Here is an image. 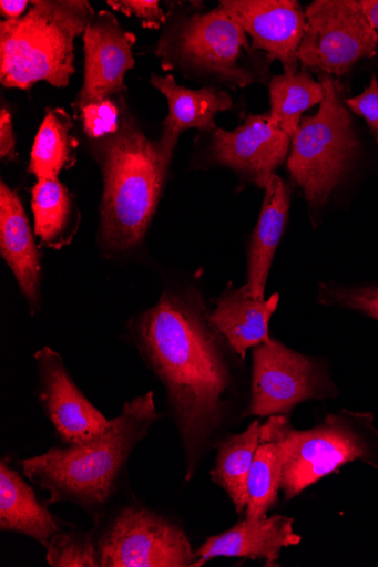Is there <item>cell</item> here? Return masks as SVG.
I'll return each mask as SVG.
<instances>
[{"label":"cell","instance_id":"obj_8","mask_svg":"<svg viewBox=\"0 0 378 567\" xmlns=\"http://www.w3.org/2000/svg\"><path fill=\"white\" fill-rule=\"evenodd\" d=\"M356 460L378 471V430L369 412L343 410L311 430L296 431L282 480L285 501Z\"/></svg>","mask_w":378,"mask_h":567},{"label":"cell","instance_id":"obj_26","mask_svg":"<svg viewBox=\"0 0 378 567\" xmlns=\"http://www.w3.org/2000/svg\"><path fill=\"white\" fill-rule=\"evenodd\" d=\"M45 549L51 567H100L92 532L63 529Z\"/></svg>","mask_w":378,"mask_h":567},{"label":"cell","instance_id":"obj_28","mask_svg":"<svg viewBox=\"0 0 378 567\" xmlns=\"http://www.w3.org/2000/svg\"><path fill=\"white\" fill-rule=\"evenodd\" d=\"M321 303L355 309L378 321V287L334 288L324 286L319 292Z\"/></svg>","mask_w":378,"mask_h":567},{"label":"cell","instance_id":"obj_29","mask_svg":"<svg viewBox=\"0 0 378 567\" xmlns=\"http://www.w3.org/2000/svg\"><path fill=\"white\" fill-rule=\"evenodd\" d=\"M106 4L126 17H135L146 29L159 30L168 20L157 0H108Z\"/></svg>","mask_w":378,"mask_h":567},{"label":"cell","instance_id":"obj_15","mask_svg":"<svg viewBox=\"0 0 378 567\" xmlns=\"http://www.w3.org/2000/svg\"><path fill=\"white\" fill-rule=\"evenodd\" d=\"M300 540L292 518L283 515L256 520L246 518L228 532L210 537L196 550L193 567H201L218 557L264 559L265 566H280L282 550L298 545Z\"/></svg>","mask_w":378,"mask_h":567},{"label":"cell","instance_id":"obj_31","mask_svg":"<svg viewBox=\"0 0 378 567\" xmlns=\"http://www.w3.org/2000/svg\"><path fill=\"white\" fill-rule=\"evenodd\" d=\"M0 158L9 163L18 159L17 135L12 114L4 106L0 111Z\"/></svg>","mask_w":378,"mask_h":567},{"label":"cell","instance_id":"obj_11","mask_svg":"<svg viewBox=\"0 0 378 567\" xmlns=\"http://www.w3.org/2000/svg\"><path fill=\"white\" fill-rule=\"evenodd\" d=\"M207 134L206 166L229 168L259 188L272 181L292 148V138L269 122L268 113L249 115L234 131L215 128Z\"/></svg>","mask_w":378,"mask_h":567},{"label":"cell","instance_id":"obj_22","mask_svg":"<svg viewBox=\"0 0 378 567\" xmlns=\"http://www.w3.org/2000/svg\"><path fill=\"white\" fill-rule=\"evenodd\" d=\"M35 235L41 245L62 249L75 236L80 214L73 197L59 178H40L32 190Z\"/></svg>","mask_w":378,"mask_h":567},{"label":"cell","instance_id":"obj_23","mask_svg":"<svg viewBox=\"0 0 378 567\" xmlns=\"http://www.w3.org/2000/svg\"><path fill=\"white\" fill-rule=\"evenodd\" d=\"M260 427L255 421L245 432L222 440L211 471L212 481L228 494L238 514H245L248 505V477Z\"/></svg>","mask_w":378,"mask_h":567},{"label":"cell","instance_id":"obj_30","mask_svg":"<svg viewBox=\"0 0 378 567\" xmlns=\"http://www.w3.org/2000/svg\"><path fill=\"white\" fill-rule=\"evenodd\" d=\"M346 105L353 114L366 122L378 144V81L376 75L371 76L364 92L354 97H347Z\"/></svg>","mask_w":378,"mask_h":567},{"label":"cell","instance_id":"obj_24","mask_svg":"<svg viewBox=\"0 0 378 567\" xmlns=\"http://www.w3.org/2000/svg\"><path fill=\"white\" fill-rule=\"evenodd\" d=\"M268 120L293 140L300 128L303 114L324 99V89L311 73L300 69L296 74L277 75L268 82Z\"/></svg>","mask_w":378,"mask_h":567},{"label":"cell","instance_id":"obj_10","mask_svg":"<svg viewBox=\"0 0 378 567\" xmlns=\"http://www.w3.org/2000/svg\"><path fill=\"white\" fill-rule=\"evenodd\" d=\"M333 394L328 375L314 359L273 339L254 348L251 402L245 417L286 415L303 401Z\"/></svg>","mask_w":378,"mask_h":567},{"label":"cell","instance_id":"obj_1","mask_svg":"<svg viewBox=\"0 0 378 567\" xmlns=\"http://www.w3.org/2000/svg\"><path fill=\"white\" fill-rule=\"evenodd\" d=\"M208 317L198 292L171 290L132 320L129 330L145 364L166 389L187 482L228 423L236 396L229 343Z\"/></svg>","mask_w":378,"mask_h":567},{"label":"cell","instance_id":"obj_12","mask_svg":"<svg viewBox=\"0 0 378 567\" xmlns=\"http://www.w3.org/2000/svg\"><path fill=\"white\" fill-rule=\"evenodd\" d=\"M84 82L74 102L75 118L82 110L125 90V75L135 66L136 37L124 30L110 12L95 13L84 34Z\"/></svg>","mask_w":378,"mask_h":567},{"label":"cell","instance_id":"obj_32","mask_svg":"<svg viewBox=\"0 0 378 567\" xmlns=\"http://www.w3.org/2000/svg\"><path fill=\"white\" fill-rule=\"evenodd\" d=\"M30 6L31 2H28V0H2L0 2V12H2L6 21H14L23 18Z\"/></svg>","mask_w":378,"mask_h":567},{"label":"cell","instance_id":"obj_7","mask_svg":"<svg viewBox=\"0 0 378 567\" xmlns=\"http://www.w3.org/2000/svg\"><path fill=\"white\" fill-rule=\"evenodd\" d=\"M92 533L100 567H193L197 558L176 523L137 502L105 512Z\"/></svg>","mask_w":378,"mask_h":567},{"label":"cell","instance_id":"obj_27","mask_svg":"<svg viewBox=\"0 0 378 567\" xmlns=\"http://www.w3.org/2000/svg\"><path fill=\"white\" fill-rule=\"evenodd\" d=\"M122 107L115 99H106L84 107L79 116L90 140H99L116 133L121 125Z\"/></svg>","mask_w":378,"mask_h":567},{"label":"cell","instance_id":"obj_20","mask_svg":"<svg viewBox=\"0 0 378 567\" xmlns=\"http://www.w3.org/2000/svg\"><path fill=\"white\" fill-rule=\"evenodd\" d=\"M47 506L3 458L0 462V530L30 537L47 548L63 530Z\"/></svg>","mask_w":378,"mask_h":567},{"label":"cell","instance_id":"obj_13","mask_svg":"<svg viewBox=\"0 0 378 567\" xmlns=\"http://www.w3.org/2000/svg\"><path fill=\"white\" fill-rule=\"evenodd\" d=\"M34 358L39 372V403L62 443L80 444L102 435L111 421L78 388L62 357L43 347Z\"/></svg>","mask_w":378,"mask_h":567},{"label":"cell","instance_id":"obj_4","mask_svg":"<svg viewBox=\"0 0 378 567\" xmlns=\"http://www.w3.org/2000/svg\"><path fill=\"white\" fill-rule=\"evenodd\" d=\"M155 55L165 71L217 87L242 89L268 84L275 62L255 50L244 29L219 7L201 11L183 4L170 12Z\"/></svg>","mask_w":378,"mask_h":567},{"label":"cell","instance_id":"obj_9","mask_svg":"<svg viewBox=\"0 0 378 567\" xmlns=\"http://www.w3.org/2000/svg\"><path fill=\"white\" fill-rule=\"evenodd\" d=\"M300 68L340 80L378 54V32L357 0H315L305 10Z\"/></svg>","mask_w":378,"mask_h":567},{"label":"cell","instance_id":"obj_21","mask_svg":"<svg viewBox=\"0 0 378 567\" xmlns=\"http://www.w3.org/2000/svg\"><path fill=\"white\" fill-rule=\"evenodd\" d=\"M257 225L248 249V280L246 287L259 300L264 292L269 269L285 233L290 208V189L275 175L268 182Z\"/></svg>","mask_w":378,"mask_h":567},{"label":"cell","instance_id":"obj_6","mask_svg":"<svg viewBox=\"0 0 378 567\" xmlns=\"http://www.w3.org/2000/svg\"><path fill=\"white\" fill-rule=\"evenodd\" d=\"M317 76L324 99L316 115L303 117L287 162L290 177L303 190L310 212L328 203L361 150L344 84L333 76Z\"/></svg>","mask_w":378,"mask_h":567},{"label":"cell","instance_id":"obj_33","mask_svg":"<svg viewBox=\"0 0 378 567\" xmlns=\"http://www.w3.org/2000/svg\"><path fill=\"white\" fill-rule=\"evenodd\" d=\"M360 3L370 25L378 31V0H361Z\"/></svg>","mask_w":378,"mask_h":567},{"label":"cell","instance_id":"obj_17","mask_svg":"<svg viewBox=\"0 0 378 567\" xmlns=\"http://www.w3.org/2000/svg\"><path fill=\"white\" fill-rule=\"evenodd\" d=\"M295 432L285 415H275L262 424L248 477L247 519H262L278 503L282 480L295 445Z\"/></svg>","mask_w":378,"mask_h":567},{"label":"cell","instance_id":"obj_3","mask_svg":"<svg viewBox=\"0 0 378 567\" xmlns=\"http://www.w3.org/2000/svg\"><path fill=\"white\" fill-rule=\"evenodd\" d=\"M116 133L93 140L103 179L99 244L108 257L139 248L152 224L172 159L121 105Z\"/></svg>","mask_w":378,"mask_h":567},{"label":"cell","instance_id":"obj_18","mask_svg":"<svg viewBox=\"0 0 378 567\" xmlns=\"http://www.w3.org/2000/svg\"><path fill=\"white\" fill-rule=\"evenodd\" d=\"M0 252L34 316L40 306V255L23 204L3 181L0 184Z\"/></svg>","mask_w":378,"mask_h":567},{"label":"cell","instance_id":"obj_25","mask_svg":"<svg viewBox=\"0 0 378 567\" xmlns=\"http://www.w3.org/2000/svg\"><path fill=\"white\" fill-rule=\"evenodd\" d=\"M73 121L62 109L48 110L31 151L29 173L40 178H59L75 163Z\"/></svg>","mask_w":378,"mask_h":567},{"label":"cell","instance_id":"obj_16","mask_svg":"<svg viewBox=\"0 0 378 567\" xmlns=\"http://www.w3.org/2000/svg\"><path fill=\"white\" fill-rule=\"evenodd\" d=\"M151 84L168 100V116L162 124L159 142L166 156L173 154L180 136L195 128L208 133L218 128L215 116L228 112L234 106L232 95L217 86L191 90L177 84L174 75H151Z\"/></svg>","mask_w":378,"mask_h":567},{"label":"cell","instance_id":"obj_2","mask_svg":"<svg viewBox=\"0 0 378 567\" xmlns=\"http://www.w3.org/2000/svg\"><path fill=\"white\" fill-rule=\"evenodd\" d=\"M157 419L154 393L147 392L125 402L102 435L21 460L23 475L49 493L47 505L75 504L96 523L116 496L132 453Z\"/></svg>","mask_w":378,"mask_h":567},{"label":"cell","instance_id":"obj_5","mask_svg":"<svg viewBox=\"0 0 378 567\" xmlns=\"http://www.w3.org/2000/svg\"><path fill=\"white\" fill-rule=\"evenodd\" d=\"M95 12L85 0H34L27 14L0 23V81L29 90L44 81L67 87L75 73V39Z\"/></svg>","mask_w":378,"mask_h":567},{"label":"cell","instance_id":"obj_14","mask_svg":"<svg viewBox=\"0 0 378 567\" xmlns=\"http://www.w3.org/2000/svg\"><path fill=\"white\" fill-rule=\"evenodd\" d=\"M219 8L252 38L255 50L282 63L285 74L300 71L306 17L296 0H222Z\"/></svg>","mask_w":378,"mask_h":567},{"label":"cell","instance_id":"obj_19","mask_svg":"<svg viewBox=\"0 0 378 567\" xmlns=\"http://www.w3.org/2000/svg\"><path fill=\"white\" fill-rule=\"evenodd\" d=\"M280 295L275 293L267 300L256 299L248 288L232 286L218 298L208 320L242 359L249 348L266 343L272 338L268 324L277 311Z\"/></svg>","mask_w":378,"mask_h":567}]
</instances>
